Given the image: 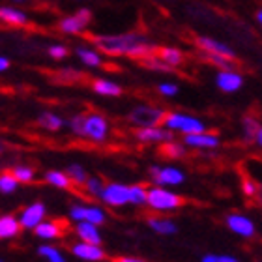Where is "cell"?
<instances>
[{
  "instance_id": "obj_1",
  "label": "cell",
  "mask_w": 262,
  "mask_h": 262,
  "mask_svg": "<svg viewBox=\"0 0 262 262\" xmlns=\"http://www.w3.org/2000/svg\"><path fill=\"white\" fill-rule=\"evenodd\" d=\"M94 45L103 55L109 56H129V58H146L154 55L158 45L152 43L141 34H116V36H96Z\"/></svg>"
},
{
  "instance_id": "obj_2",
  "label": "cell",
  "mask_w": 262,
  "mask_h": 262,
  "mask_svg": "<svg viewBox=\"0 0 262 262\" xmlns=\"http://www.w3.org/2000/svg\"><path fill=\"white\" fill-rule=\"evenodd\" d=\"M184 196L165 189V187L154 186L146 189V204L156 212H172L184 206Z\"/></svg>"
},
{
  "instance_id": "obj_3",
  "label": "cell",
  "mask_w": 262,
  "mask_h": 262,
  "mask_svg": "<svg viewBox=\"0 0 262 262\" xmlns=\"http://www.w3.org/2000/svg\"><path fill=\"white\" fill-rule=\"evenodd\" d=\"M167 111L161 107H154V105H139L127 115V122L131 126L139 127H156L163 124V118Z\"/></svg>"
},
{
  "instance_id": "obj_4",
  "label": "cell",
  "mask_w": 262,
  "mask_h": 262,
  "mask_svg": "<svg viewBox=\"0 0 262 262\" xmlns=\"http://www.w3.org/2000/svg\"><path fill=\"white\" fill-rule=\"evenodd\" d=\"M163 126L169 131H180L184 135H191V133H202L204 124L199 118L184 113H167L163 118Z\"/></svg>"
},
{
  "instance_id": "obj_5",
  "label": "cell",
  "mask_w": 262,
  "mask_h": 262,
  "mask_svg": "<svg viewBox=\"0 0 262 262\" xmlns=\"http://www.w3.org/2000/svg\"><path fill=\"white\" fill-rule=\"evenodd\" d=\"M82 137L90 139L92 142H105L109 137V122L105 120V116L99 115V113L84 115Z\"/></svg>"
},
{
  "instance_id": "obj_6",
  "label": "cell",
  "mask_w": 262,
  "mask_h": 262,
  "mask_svg": "<svg viewBox=\"0 0 262 262\" xmlns=\"http://www.w3.org/2000/svg\"><path fill=\"white\" fill-rule=\"evenodd\" d=\"M90 23H92V11L88 10V8H81V10L75 11L73 15H68V17H64V19H60V21H58V30L73 36V34L82 32Z\"/></svg>"
},
{
  "instance_id": "obj_7",
  "label": "cell",
  "mask_w": 262,
  "mask_h": 262,
  "mask_svg": "<svg viewBox=\"0 0 262 262\" xmlns=\"http://www.w3.org/2000/svg\"><path fill=\"white\" fill-rule=\"evenodd\" d=\"M150 178L154 180V184H158L159 187L165 186H180L182 182L186 180V174L176 167H159V165H152L150 169Z\"/></svg>"
},
{
  "instance_id": "obj_8",
  "label": "cell",
  "mask_w": 262,
  "mask_h": 262,
  "mask_svg": "<svg viewBox=\"0 0 262 262\" xmlns=\"http://www.w3.org/2000/svg\"><path fill=\"white\" fill-rule=\"evenodd\" d=\"M99 199L111 208L126 206V204H129V186H124V184H107L103 187V193H101Z\"/></svg>"
},
{
  "instance_id": "obj_9",
  "label": "cell",
  "mask_w": 262,
  "mask_h": 262,
  "mask_svg": "<svg viewBox=\"0 0 262 262\" xmlns=\"http://www.w3.org/2000/svg\"><path fill=\"white\" fill-rule=\"evenodd\" d=\"M195 45L199 51H204V53H212V55L225 56V58H232V60H236V53L230 49L229 45L223 43V41H217V39L210 38V36H196Z\"/></svg>"
},
{
  "instance_id": "obj_10",
  "label": "cell",
  "mask_w": 262,
  "mask_h": 262,
  "mask_svg": "<svg viewBox=\"0 0 262 262\" xmlns=\"http://www.w3.org/2000/svg\"><path fill=\"white\" fill-rule=\"evenodd\" d=\"M45 213H47V208H45L43 202H32V204H28V206L23 210L21 215L17 219H19L21 229L32 230L36 225H39L43 221Z\"/></svg>"
},
{
  "instance_id": "obj_11",
  "label": "cell",
  "mask_w": 262,
  "mask_h": 262,
  "mask_svg": "<svg viewBox=\"0 0 262 262\" xmlns=\"http://www.w3.org/2000/svg\"><path fill=\"white\" fill-rule=\"evenodd\" d=\"M135 139L139 142H159V144H165V142L174 141V135L167 127L156 126V127H139V129H135Z\"/></svg>"
},
{
  "instance_id": "obj_12",
  "label": "cell",
  "mask_w": 262,
  "mask_h": 262,
  "mask_svg": "<svg viewBox=\"0 0 262 262\" xmlns=\"http://www.w3.org/2000/svg\"><path fill=\"white\" fill-rule=\"evenodd\" d=\"M225 223H227V227L232 232H236L242 238H253L255 236V225H253V221L249 217H246V215H242V213H230V215H227Z\"/></svg>"
},
{
  "instance_id": "obj_13",
  "label": "cell",
  "mask_w": 262,
  "mask_h": 262,
  "mask_svg": "<svg viewBox=\"0 0 262 262\" xmlns=\"http://www.w3.org/2000/svg\"><path fill=\"white\" fill-rule=\"evenodd\" d=\"M71 253L75 257L82 258V260H90V262H99L105 258V251L101 249V246L88 244V242H81V240L71 246Z\"/></svg>"
},
{
  "instance_id": "obj_14",
  "label": "cell",
  "mask_w": 262,
  "mask_h": 262,
  "mask_svg": "<svg viewBox=\"0 0 262 262\" xmlns=\"http://www.w3.org/2000/svg\"><path fill=\"white\" fill-rule=\"evenodd\" d=\"M184 144L196 150H213L219 146V137L215 133H191L184 137Z\"/></svg>"
},
{
  "instance_id": "obj_15",
  "label": "cell",
  "mask_w": 262,
  "mask_h": 262,
  "mask_svg": "<svg viewBox=\"0 0 262 262\" xmlns=\"http://www.w3.org/2000/svg\"><path fill=\"white\" fill-rule=\"evenodd\" d=\"M34 234L41 238V240H58L62 232L66 230V223H60V219H53V221H41L39 225L34 227Z\"/></svg>"
},
{
  "instance_id": "obj_16",
  "label": "cell",
  "mask_w": 262,
  "mask_h": 262,
  "mask_svg": "<svg viewBox=\"0 0 262 262\" xmlns=\"http://www.w3.org/2000/svg\"><path fill=\"white\" fill-rule=\"evenodd\" d=\"M215 82H217V88L221 92L230 94L244 86V77L238 71H219L217 77H215Z\"/></svg>"
},
{
  "instance_id": "obj_17",
  "label": "cell",
  "mask_w": 262,
  "mask_h": 262,
  "mask_svg": "<svg viewBox=\"0 0 262 262\" xmlns=\"http://www.w3.org/2000/svg\"><path fill=\"white\" fill-rule=\"evenodd\" d=\"M0 21L11 27H25L28 23L27 13L19 8H11V6H0Z\"/></svg>"
},
{
  "instance_id": "obj_18",
  "label": "cell",
  "mask_w": 262,
  "mask_h": 262,
  "mask_svg": "<svg viewBox=\"0 0 262 262\" xmlns=\"http://www.w3.org/2000/svg\"><path fill=\"white\" fill-rule=\"evenodd\" d=\"M154 55L158 56L161 62H165L167 66H170L172 70L186 62V55H184L180 49H174V47H158Z\"/></svg>"
},
{
  "instance_id": "obj_19",
  "label": "cell",
  "mask_w": 262,
  "mask_h": 262,
  "mask_svg": "<svg viewBox=\"0 0 262 262\" xmlns=\"http://www.w3.org/2000/svg\"><path fill=\"white\" fill-rule=\"evenodd\" d=\"M75 234L79 236L81 242H88V244H96V246H101V234L96 225L86 223V221H79L75 225Z\"/></svg>"
},
{
  "instance_id": "obj_20",
  "label": "cell",
  "mask_w": 262,
  "mask_h": 262,
  "mask_svg": "<svg viewBox=\"0 0 262 262\" xmlns=\"http://www.w3.org/2000/svg\"><path fill=\"white\" fill-rule=\"evenodd\" d=\"M21 230V225H19V219L11 213H6L0 217V240H10V238H15Z\"/></svg>"
},
{
  "instance_id": "obj_21",
  "label": "cell",
  "mask_w": 262,
  "mask_h": 262,
  "mask_svg": "<svg viewBox=\"0 0 262 262\" xmlns=\"http://www.w3.org/2000/svg\"><path fill=\"white\" fill-rule=\"evenodd\" d=\"M92 88L96 94L107 96V98H118V96H122L120 84H116V82L109 81V79H96L92 82Z\"/></svg>"
},
{
  "instance_id": "obj_22",
  "label": "cell",
  "mask_w": 262,
  "mask_h": 262,
  "mask_svg": "<svg viewBox=\"0 0 262 262\" xmlns=\"http://www.w3.org/2000/svg\"><path fill=\"white\" fill-rule=\"evenodd\" d=\"M148 225H150V229L152 230H156L158 234H163V236L178 232L176 223L169 217H148Z\"/></svg>"
},
{
  "instance_id": "obj_23",
  "label": "cell",
  "mask_w": 262,
  "mask_h": 262,
  "mask_svg": "<svg viewBox=\"0 0 262 262\" xmlns=\"http://www.w3.org/2000/svg\"><path fill=\"white\" fill-rule=\"evenodd\" d=\"M38 126L43 127L45 131H60L66 126V120L62 116L55 115V113H41L38 116Z\"/></svg>"
},
{
  "instance_id": "obj_24",
  "label": "cell",
  "mask_w": 262,
  "mask_h": 262,
  "mask_svg": "<svg viewBox=\"0 0 262 262\" xmlns=\"http://www.w3.org/2000/svg\"><path fill=\"white\" fill-rule=\"evenodd\" d=\"M75 55L79 56V60H81L82 64L90 66V68H98V66L103 64V58H101V55H99L98 51L88 49V47H77Z\"/></svg>"
},
{
  "instance_id": "obj_25",
  "label": "cell",
  "mask_w": 262,
  "mask_h": 262,
  "mask_svg": "<svg viewBox=\"0 0 262 262\" xmlns=\"http://www.w3.org/2000/svg\"><path fill=\"white\" fill-rule=\"evenodd\" d=\"M159 154L167 159H180V158H186L187 150L184 144H180V142L170 141V142H165L163 146L159 148Z\"/></svg>"
},
{
  "instance_id": "obj_26",
  "label": "cell",
  "mask_w": 262,
  "mask_h": 262,
  "mask_svg": "<svg viewBox=\"0 0 262 262\" xmlns=\"http://www.w3.org/2000/svg\"><path fill=\"white\" fill-rule=\"evenodd\" d=\"M242 127H244V141L253 142L255 137H257L258 129H260V122H258L255 116L247 115V116H244V120H242Z\"/></svg>"
},
{
  "instance_id": "obj_27",
  "label": "cell",
  "mask_w": 262,
  "mask_h": 262,
  "mask_svg": "<svg viewBox=\"0 0 262 262\" xmlns=\"http://www.w3.org/2000/svg\"><path fill=\"white\" fill-rule=\"evenodd\" d=\"M45 182L51 184V186L58 187V189H70V186H71L68 174L62 172V170H47V172H45Z\"/></svg>"
},
{
  "instance_id": "obj_28",
  "label": "cell",
  "mask_w": 262,
  "mask_h": 262,
  "mask_svg": "<svg viewBox=\"0 0 262 262\" xmlns=\"http://www.w3.org/2000/svg\"><path fill=\"white\" fill-rule=\"evenodd\" d=\"M105 219H107V215H105V212L99 206H84L82 221H86V223H92V225H96V227H99V225L105 223Z\"/></svg>"
},
{
  "instance_id": "obj_29",
  "label": "cell",
  "mask_w": 262,
  "mask_h": 262,
  "mask_svg": "<svg viewBox=\"0 0 262 262\" xmlns=\"http://www.w3.org/2000/svg\"><path fill=\"white\" fill-rule=\"evenodd\" d=\"M66 174H68L71 184H75V186H84V182H86V178H88L86 170L77 163L68 165V167H66Z\"/></svg>"
},
{
  "instance_id": "obj_30",
  "label": "cell",
  "mask_w": 262,
  "mask_h": 262,
  "mask_svg": "<svg viewBox=\"0 0 262 262\" xmlns=\"http://www.w3.org/2000/svg\"><path fill=\"white\" fill-rule=\"evenodd\" d=\"M11 174L15 176V180L19 182V184H30V182H34V178H36L34 169L28 167V165H15L13 170H11Z\"/></svg>"
},
{
  "instance_id": "obj_31",
  "label": "cell",
  "mask_w": 262,
  "mask_h": 262,
  "mask_svg": "<svg viewBox=\"0 0 262 262\" xmlns=\"http://www.w3.org/2000/svg\"><path fill=\"white\" fill-rule=\"evenodd\" d=\"M129 204H133V206H144L146 204V187L142 184L129 186Z\"/></svg>"
},
{
  "instance_id": "obj_32",
  "label": "cell",
  "mask_w": 262,
  "mask_h": 262,
  "mask_svg": "<svg viewBox=\"0 0 262 262\" xmlns=\"http://www.w3.org/2000/svg\"><path fill=\"white\" fill-rule=\"evenodd\" d=\"M103 180L101 178H98V176H88L86 182H84V189H86V193L90 196H101V193H103Z\"/></svg>"
},
{
  "instance_id": "obj_33",
  "label": "cell",
  "mask_w": 262,
  "mask_h": 262,
  "mask_svg": "<svg viewBox=\"0 0 262 262\" xmlns=\"http://www.w3.org/2000/svg\"><path fill=\"white\" fill-rule=\"evenodd\" d=\"M17 187H19V182L15 180V176L11 174V172L0 174V193L11 195L13 191H17Z\"/></svg>"
},
{
  "instance_id": "obj_34",
  "label": "cell",
  "mask_w": 262,
  "mask_h": 262,
  "mask_svg": "<svg viewBox=\"0 0 262 262\" xmlns=\"http://www.w3.org/2000/svg\"><path fill=\"white\" fill-rule=\"evenodd\" d=\"M141 64L144 66V68H148V70H154V71H163V73H170V71H172L170 66L161 62L156 55H150V56H146V58H142Z\"/></svg>"
},
{
  "instance_id": "obj_35",
  "label": "cell",
  "mask_w": 262,
  "mask_h": 262,
  "mask_svg": "<svg viewBox=\"0 0 262 262\" xmlns=\"http://www.w3.org/2000/svg\"><path fill=\"white\" fill-rule=\"evenodd\" d=\"M38 253L41 255L43 258H47L49 262H66L64 255L60 253V249L55 246H41L38 249Z\"/></svg>"
},
{
  "instance_id": "obj_36",
  "label": "cell",
  "mask_w": 262,
  "mask_h": 262,
  "mask_svg": "<svg viewBox=\"0 0 262 262\" xmlns=\"http://www.w3.org/2000/svg\"><path fill=\"white\" fill-rule=\"evenodd\" d=\"M66 126L70 127V131L73 135L82 137V126H84V115H75L71 120L66 122Z\"/></svg>"
},
{
  "instance_id": "obj_37",
  "label": "cell",
  "mask_w": 262,
  "mask_h": 262,
  "mask_svg": "<svg viewBox=\"0 0 262 262\" xmlns=\"http://www.w3.org/2000/svg\"><path fill=\"white\" fill-rule=\"evenodd\" d=\"M242 189H244V195H246L247 199H257L258 184L255 180H251L249 176H246V178H244V182H242Z\"/></svg>"
},
{
  "instance_id": "obj_38",
  "label": "cell",
  "mask_w": 262,
  "mask_h": 262,
  "mask_svg": "<svg viewBox=\"0 0 262 262\" xmlns=\"http://www.w3.org/2000/svg\"><path fill=\"white\" fill-rule=\"evenodd\" d=\"M47 53H49L51 58H55V60H62V58H66V56H68V47H66V45L55 43V45H51Z\"/></svg>"
},
{
  "instance_id": "obj_39",
  "label": "cell",
  "mask_w": 262,
  "mask_h": 262,
  "mask_svg": "<svg viewBox=\"0 0 262 262\" xmlns=\"http://www.w3.org/2000/svg\"><path fill=\"white\" fill-rule=\"evenodd\" d=\"M158 90L161 96H167V98H172V96L178 94V86H176L174 82H161L158 86Z\"/></svg>"
},
{
  "instance_id": "obj_40",
  "label": "cell",
  "mask_w": 262,
  "mask_h": 262,
  "mask_svg": "<svg viewBox=\"0 0 262 262\" xmlns=\"http://www.w3.org/2000/svg\"><path fill=\"white\" fill-rule=\"evenodd\" d=\"M215 262H240V260L230 257V255H215Z\"/></svg>"
},
{
  "instance_id": "obj_41",
  "label": "cell",
  "mask_w": 262,
  "mask_h": 262,
  "mask_svg": "<svg viewBox=\"0 0 262 262\" xmlns=\"http://www.w3.org/2000/svg\"><path fill=\"white\" fill-rule=\"evenodd\" d=\"M6 70H10V58L8 56H0V73Z\"/></svg>"
},
{
  "instance_id": "obj_42",
  "label": "cell",
  "mask_w": 262,
  "mask_h": 262,
  "mask_svg": "<svg viewBox=\"0 0 262 262\" xmlns=\"http://www.w3.org/2000/svg\"><path fill=\"white\" fill-rule=\"evenodd\" d=\"M115 262H146V260L135 258V257H118V258H115Z\"/></svg>"
},
{
  "instance_id": "obj_43",
  "label": "cell",
  "mask_w": 262,
  "mask_h": 262,
  "mask_svg": "<svg viewBox=\"0 0 262 262\" xmlns=\"http://www.w3.org/2000/svg\"><path fill=\"white\" fill-rule=\"evenodd\" d=\"M255 142H257L258 146H260V148H262V126H260V129H258L257 137H255Z\"/></svg>"
},
{
  "instance_id": "obj_44",
  "label": "cell",
  "mask_w": 262,
  "mask_h": 262,
  "mask_svg": "<svg viewBox=\"0 0 262 262\" xmlns=\"http://www.w3.org/2000/svg\"><path fill=\"white\" fill-rule=\"evenodd\" d=\"M255 201H257L262 208V186H258V193H257V199H255Z\"/></svg>"
},
{
  "instance_id": "obj_45",
  "label": "cell",
  "mask_w": 262,
  "mask_h": 262,
  "mask_svg": "<svg viewBox=\"0 0 262 262\" xmlns=\"http://www.w3.org/2000/svg\"><path fill=\"white\" fill-rule=\"evenodd\" d=\"M201 262H215V255H206V257H202Z\"/></svg>"
},
{
  "instance_id": "obj_46",
  "label": "cell",
  "mask_w": 262,
  "mask_h": 262,
  "mask_svg": "<svg viewBox=\"0 0 262 262\" xmlns=\"http://www.w3.org/2000/svg\"><path fill=\"white\" fill-rule=\"evenodd\" d=\"M257 21H258V25H260V27H262V8L257 11Z\"/></svg>"
},
{
  "instance_id": "obj_47",
  "label": "cell",
  "mask_w": 262,
  "mask_h": 262,
  "mask_svg": "<svg viewBox=\"0 0 262 262\" xmlns=\"http://www.w3.org/2000/svg\"><path fill=\"white\" fill-rule=\"evenodd\" d=\"M13 2H25V0H13Z\"/></svg>"
},
{
  "instance_id": "obj_48",
  "label": "cell",
  "mask_w": 262,
  "mask_h": 262,
  "mask_svg": "<svg viewBox=\"0 0 262 262\" xmlns=\"http://www.w3.org/2000/svg\"><path fill=\"white\" fill-rule=\"evenodd\" d=\"M0 262H4V260H0Z\"/></svg>"
}]
</instances>
